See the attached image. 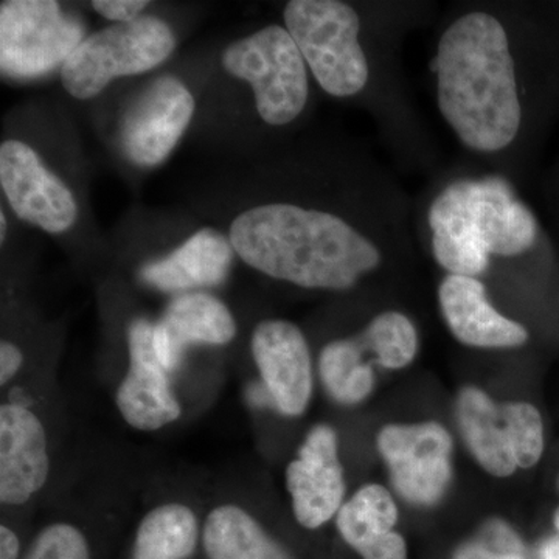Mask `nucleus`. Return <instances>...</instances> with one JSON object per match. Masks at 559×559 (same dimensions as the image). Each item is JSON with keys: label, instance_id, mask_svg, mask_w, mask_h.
<instances>
[{"label": "nucleus", "instance_id": "1", "mask_svg": "<svg viewBox=\"0 0 559 559\" xmlns=\"http://www.w3.org/2000/svg\"><path fill=\"white\" fill-rule=\"evenodd\" d=\"M430 69L437 109L460 145L487 159L513 156L559 110V5L460 11Z\"/></svg>", "mask_w": 559, "mask_h": 559}, {"label": "nucleus", "instance_id": "2", "mask_svg": "<svg viewBox=\"0 0 559 559\" xmlns=\"http://www.w3.org/2000/svg\"><path fill=\"white\" fill-rule=\"evenodd\" d=\"M399 223L359 226L340 213L296 202L246 210L230 226L231 248L267 277L305 289L347 290L381 270Z\"/></svg>", "mask_w": 559, "mask_h": 559}, {"label": "nucleus", "instance_id": "3", "mask_svg": "<svg viewBox=\"0 0 559 559\" xmlns=\"http://www.w3.org/2000/svg\"><path fill=\"white\" fill-rule=\"evenodd\" d=\"M430 252L450 275L479 278L495 259L547 248L538 216L509 180L488 175L450 180L426 212Z\"/></svg>", "mask_w": 559, "mask_h": 559}, {"label": "nucleus", "instance_id": "4", "mask_svg": "<svg viewBox=\"0 0 559 559\" xmlns=\"http://www.w3.org/2000/svg\"><path fill=\"white\" fill-rule=\"evenodd\" d=\"M283 21L326 94L353 98L367 91L371 64L355 7L340 0H293L283 10Z\"/></svg>", "mask_w": 559, "mask_h": 559}, {"label": "nucleus", "instance_id": "5", "mask_svg": "<svg viewBox=\"0 0 559 559\" xmlns=\"http://www.w3.org/2000/svg\"><path fill=\"white\" fill-rule=\"evenodd\" d=\"M175 49V33L159 17L114 24L87 36L73 50L61 68L62 86L73 98L90 100L112 80L156 69Z\"/></svg>", "mask_w": 559, "mask_h": 559}, {"label": "nucleus", "instance_id": "6", "mask_svg": "<svg viewBox=\"0 0 559 559\" xmlns=\"http://www.w3.org/2000/svg\"><path fill=\"white\" fill-rule=\"evenodd\" d=\"M223 66L250 84L257 110L271 127L293 123L307 108L310 70L285 27L270 25L230 44Z\"/></svg>", "mask_w": 559, "mask_h": 559}, {"label": "nucleus", "instance_id": "7", "mask_svg": "<svg viewBox=\"0 0 559 559\" xmlns=\"http://www.w3.org/2000/svg\"><path fill=\"white\" fill-rule=\"evenodd\" d=\"M86 38L83 22L53 0H7L0 5V69L9 79H38L62 68Z\"/></svg>", "mask_w": 559, "mask_h": 559}, {"label": "nucleus", "instance_id": "8", "mask_svg": "<svg viewBox=\"0 0 559 559\" xmlns=\"http://www.w3.org/2000/svg\"><path fill=\"white\" fill-rule=\"evenodd\" d=\"M378 451L396 491L415 506H433L450 485L452 439L436 421L390 425L378 433Z\"/></svg>", "mask_w": 559, "mask_h": 559}, {"label": "nucleus", "instance_id": "9", "mask_svg": "<svg viewBox=\"0 0 559 559\" xmlns=\"http://www.w3.org/2000/svg\"><path fill=\"white\" fill-rule=\"evenodd\" d=\"M194 114V98L175 76H160L150 83L120 123V146L124 156L139 167H156L178 145Z\"/></svg>", "mask_w": 559, "mask_h": 559}, {"label": "nucleus", "instance_id": "10", "mask_svg": "<svg viewBox=\"0 0 559 559\" xmlns=\"http://www.w3.org/2000/svg\"><path fill=\"white\" fill-rule=\"evenodd\" d=\"M0 186L22 221L49 234L69 230L79 218L72 191L20 140L0 146Z\"/></svg>", "mask_w": 559, "mask_h": 559}, {"label": "nucleus", "instance_id": "11", "mask_svg": "<svg viewBox=\"0 0 559 559\" xmlns=\"http://www.w3.org/2000/svg\"><path fill=\"white\" fill-rule=\"evenodd\" d=\"M294 516L305 528H319L344 506V469L333 428L314 426L286 469Z\"/></svg>", "mask_w": 559, "mask_h": 559}, {"label": "nucleus", "instance_id": "12", "mask_svg": "<svg viewBox=\"0 0 559 559\" xmlns=\"http://www.w3.org/2000/svg\"><path fill=\"white\" fill-rule=\"evenodd\" d=\"M261 384L282 414L299 417L312 395L310 347L299 326L288 320H263L250 341Z\"/></svg>", "mask_w": 559, "mask_h": 559}, {"label": "nucleus", "instance_id": "13", "mask_svg": "<svg viewBox=\"0 0 559 559\" xmlns=\"http://www.w3.org/2000/svg\"><path fill=\"white\" fill-rule=\"evenodd\" d=\"M153 330L146 319L132 320L128 329L130 367L117 390V407L132 428L157 430L182 414L170 385L168 371L157 358Z\"/></svg>", "mask_w": 559, "mask_h": 559}, {"label": "nucleus", "instance_id": "14", "mask_svg": "<svg viewBox=\"0 0 559 559\" xmlns=\"http://www.w3.org/2000/svg\"><path fill=\"white\" fill-rule=\"evenodd\" d=\"M50 457L43 423L22 404L0 407V500L24 506L49 479Z\"/></svg>", "mask_w": 559, "mask_h": 559}, {"label": "nucleus", "instance_id": "15", "mask_svg": "<svg viewBox=\"0 0 559 559\" xmlns=\"http://www.w3.org/2000/svg\"><path fill=\"white\" fill-rule=\"evenodd\" d=\"M441 314L455 340L476 348H518L527 344L528 330L500 314L488 300L479 278L444 275L439 288Z\"/></svg>", "mask_w": 559, "mask_h": 559}, {"label": "nucleus", "instance_id": "16", "mask_svg": "<svg viewBox=\"0 0 559 559\" xmlns=\"http://www.w3.org/2000/svg\"><path fill=\"white\" fill-rule=\"evenodd\" d=\"M237 334L229 308L212 294H179L154 325L157 358L168 371L178 369L191 345H226Z\"/></svg>", "mask_w": 559, "mask_h": 559}, {"label": "nucleus", "instance_id": "17", "mask_svg": "<svg viewBox=\"0 0 559 559\" xmlns=\"http://www.w3.org/2000/svg\"><path fill=\"white\" fill-rule=\"evenodd\" d=\"M235 250L229 238L201 229L164 259L140 270V278L162 293H194L218 286L229 275Z\"/></svg>", "mask_w": 559, "mask_h": 559}, {"label": "nucleus", "instance_id": "18", "mask_svg": "<svg viewBox=\"0 0 559 559\" xmlns=\"http://www.w3.org/2000/svg\"><path fill=\"white\" fill-rule=\"evenodd\" d=\"M457 419L463 439L481 468L496 477H509L518 466L502 406L480 389L466 388L457 400Z\"/></svg>", "mask_w": 559, "mask_h": 559}, {"label": "nucleus", "instance_id": "19", "mask_svg": "<svg viewBox=\"0 0 559 559\" xmlns=\"http://www.w3.org/2000/svg\"><path fill=\"white\" fill-rule=\"evenodd\" d=\"M201 540L207 559H290L263 525L238 506L210 511Z\"/></svg>", "mask_w": 559, "mask_h": 559}, {"label": "nucleus", "instance_id": "20", "mask_svg": "<svg viewBox=\"0 0 559 559\" xmlns=\"http://www.w3.org/2000/svg\"><path fill=\"white\" fill-rule=\"evenodd\" d=\"M202 530L197 513L183 503H164L140 521L131 559H190Z\"/></svg>", "mask_w": 559, "mask_h": 559}, {"label": "nucleus", "instance_id": "21", "mask_svg": "<svg viewBox=\"0 0 559 559\" xmlns=\"http://www.w3.org/2000/svg\"><path fill=\"white\" fill-rule=\"evenodd\" d=\"M399 521V509L389 489L366 485L341 507L337 530L342 539L360 554L371 544L389 535Z\"/></svg>", "mask_w": 559, "mask_h": 559}, {"label": "nucleus", "instance_id": "22", "mask_svg": "<svg viewBox=\"0 0 559 559\" xmlns=\"http://www.w3.org/2000/svg\"><path fill=\"white\" fill-rule=\"evenodd\" d=\"M319 373L334 400L353 406L370 395L374 373L364 362L362 345L356 341H334L320 353Z\"/></svg>", "mask_w": 559, "mask_h": 559}, {"label": "nucleus", "instance_id": "23", "mask_svg": "<svg viewBox=\"0 0 559 559\" xmlns=\"http://www.w3.org/2000/svg\"><path fill=\"white\" fill-rule=\"evenodd\" d=\"M360 344L385 369H404L417 356L418 333L406 314L385 311L371 320Z\"/></svg>", "mask_w": 559, "mask_h": 559}, {"label": "nucleus", "instance_id": "24", "mask_svg": "<svg viewBox=\"0 0 559 559\" xmlns=\"http://www.w3.org/2000/svg\"><path fill=\"white\" fill-rule=\"evenodd\" d=\"M509 428L511 444L520 468H532L543 457L544 423L539 411L528 403H510L502 406Z\"/></svg>", "mask_w": 559, "mask_h": 559}, {"label": "nucleus", "instance_id": "25", "mask_svg": "<svg viewBox=\"0 0 559 559\" xmlns=\"http://www.w3.org/2000/svg\"><path fill=\"white\" fill-rule=\"evenodd\" d=\"M21 559H94L90 539L69 522H53L40 530Z\"/></svg>", "mask_w": 559, "mask_h": 559}, {"label": "nucleus", "instance_id": "26", "mask_svg": "<svg viewBox=\"0 0 559 559\" xmlns=\"http://www.w3.org/2000/svg\"><path fill=\"white\" fill-rule=\"evenodd\" d=\"M94 10L106 20L116 24L131 22L140 17V13L148 7L145 0H95Z\"/></svg>", "mask_w": 559, "mask_h": 559}, {"label": "nucleus", "instance_id": "27", "mask_svg": "<svg viewBox=\"0 0 559 559\" xmlns=\"http://www.w3.org/2000/svg\"><path fill=\"white\" fill-rule=\"evenodd\" d=\"M359 555L362 559H407L406 540L399 533L392 532L382 536Z\"/></svg>", "mask_w": 559, "mask_h": 559}, {"label": "nucleus", "instance_id": "28", "mask_svg": "<svg viewBox=\"0 0 559 559\" xmlns=\"http://www.w3.org/2000/svg\"><path fill=\"white\" fill-rule=\"evenodd\" d=\"M22 362H24V356L20 347L13 342L3 341L0 344V384H9L21 370Z\"/></svg>", "mask_w": 559, "mask_h": 559}, {"label": "nucleus", "instance_id": "29", "mask_svg": "<svg viewBox=\"0 0 559 559\" xmlns=\"http://www.w3.org/2000/svg\"><path fill=\"white\" fill-rule=\"evenodd\" d=\"M20 536L9 525L0 527V559H21Z\"/></svg>", "mask_w": 559, "mask_h": 559}, {"label": "nucleus", "instance_id": "30", "mask_svg": "<svg viewBox=\"0 0 559 559\" xmlns=\"http://www.w3.org/2000/svg\"><path fill=\"white\" fill-rule=\"evenodd\" d=\"M540 558L559 559V536L547 539L540 547Z\"/></svg>", "mask_w": 559, "mask_h": 559}, {"label": "nucleus", "instance_id": "31", "mask_svg": "<svg viewBox=\"0 0 559 559\" xmlns=\"http://www.w3.org/2000/svg\"><path fill=\"white\" fill-rule=\"evenodd\" d=\"M7 235V216L5 213H0V237H2V242L5 241Z\"/></svg>", "mask_w": 559, "mask_h": 559}, {"label": "nucleus", "instance_id": "32", "mask_svg": "<svg viewBox=\"0 0 559 559\" xmlns=\"http://www.w3.org/2000/svg\"><path fill=\"white\" fill-rule=\"evenodd\" d=\"M503 559H525V558L522 557L521 551H513V554L507 555V557Z\"/></svg>", "mask_w": 559, "mask_h": 559}, {"label": "nucleus", "instance_id": "33", "mask_svg": "<svg viewBox=\"0 0 559 559\" xmlns=\"http://www.w3.org/2000/svg\"><path fill=\"white\" fill-rule=\"evenodd\" d=\"M554 522H555V527H557L558 533H559V509L557 510V513H555Z\"/></svg>", "mask_w": 559, "mask_h": 559}, {"label": "nucleus", "instance_id": "34", "mask_svg": "<svg viewBox=\"0 0 559 559\" xmlns=\"http://www.w3.org/2000/svg\"><path fill=\"white\" fill-rule=\"evenodd\" d=\"M557 191H558V202H559V170H558V178H557Z\"/></svg>", "mask_w": 559, "mask_h": 559}]
</instances>
